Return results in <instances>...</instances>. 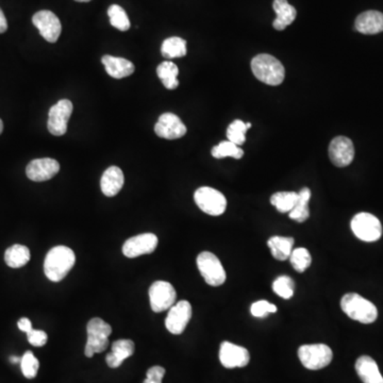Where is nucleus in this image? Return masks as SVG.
Here are the masks:
<instances>
[{
  "label": "nucleus",
  "mask_w": 383,
  "mask_h": 383,
  "mask_svg": "<svg viewBox=\"0 0 383 383\" xmlns=\"http://www.w3.org/2000/svg\"><path fill=\"white\" fill-rule=\"evenodd\" d=\"M76 262L75 253L67 246H56L46 255L44 272L50 281L59 282L64 279Z\"/></svg>",
  "instance_id": "1"
},
{
  "label": "nucleus",
  "mask_w": 383,
  "mask_h": 383,
  "mask_svg": "<svg viewBox=\"0 0 383 383\" xmlns=\"http://www.w3.org/2000/svg\"><path fill=\"white\" fill-rule=\"evenodd\" d=\"M341 308L348 317L362 323H374L378 317L377 307L357 293L344 295L341 299Z\"/></svg>",
  "instance_id": "2"
},
{
  "label": "nucleus",
  "mask_w": 383,
  "mask_h": 383,
  "mask_svg": "<svg viewBox=\"0 0 383 383\" xmlns=\"http://www.w3.org/2000/svg\"><path fill=\"white\" fill-rule=\"evenodd\" d=\"M251 69L258 80L268 85H281L286 76L284 65L278 59L262 53L251 61Z\"/></svg>",
  "instance_id": "3"
},
{
  "label": "nucleus",
  "mask_w": 383,
  "mask_h": 383,
  "mask_svg": "<svg viewBox=\"0 0 383 383\" xmlns=\"http://www.w3.org/2000/svg\"><path fill=\"white\" fill-rule=\"evenodd\" d=\"M87 331L88 341L85 354L88 358H92L94 354H100L108 348L112 328L104 319L94 317L88 323Z\"/></svg>",
  "instance_id": "4"
},
{
  "label": "nucleus",
  "mask_w": 383,
  "mask_h": 383,
  "mask_svg": "<svg viewBox=\"0 0 383 383\" xmlns=\"http://www.w3.org/2000/svg\"><path fill=\"white\" fill-rule=\"evenodd\" d=\"M298 357L305 368L311 370H319L331 363L333 352L325 344H312L300 346Z\"/></svg>",
  "instance_id": "5"
},
{
  "label": "nucleus",
  "mask_w": 383,
  "mask_h": 383,
  "mask_svg": "<svg viewBox=\"0 0 383 383\" xmlns=\"http://www.w3.org/2000/svg\"><path fill=\"white\" fill-rule=\"evenodd\" d=\"M352 232L364 242H376L382 235L380 221L370 213L361 212L354 215L350 223Z\"/></svg>",
  "instance_id": "6"
},
{
  "label": "nucleus",
  "mask_w": 383,
  "mask_h": 383,
  "mask_svg": "<svg viewBox=\"0 0 383 383\" xmlns=\"http://www.w3.org/2000/svg\"><path fill=\"white\" fill-rule=\"evenodd\" d=\"M197 267L204 281L212 286H220L226 281V272L214 253L204 251L197 257Z\"/></svg>",
  "instance_id": "7"
},
{
  "label": "nucleus",
  "mask_w": 383,
  "mask_h": 383,
  "mask_svg": "<svg viewBox=\"0 0 383 383\" xmlns=\"http://www.w3.org/2000/svg\"><path fill=\"white\" fill-rule=\"evenodd\" d=\"M194 200L202 212L212 216H220L226 211V197L215 188L202 186L194 194Z\"/></svg>",
  "instance_id": "8"
},
{
  "label": "nucleus",
  "mask_w": 383,
  "mask_h": 383,
  "mask_svg": "<svg viewBox=\"0 0 383 383\" xmlns=\"http://www.w3.org/2000/svg\"><path fill=\"white\" fill-rule=\"evenodd\" d=\"M177 293L175 288L167 281H155L149 288V300L151 310L161 313L169 310L175 305Z\"/></svg>",
  "instance_id": "9"
},
{
  "label": "nucleus",
  "mask_w": 383,
  "mask_h": 383,
  "mask_svg": "<svg viewBox=\"0 0 383 383\" xmlns=\"http://www.w3.org/2000/svg\"><path fill=\"white\" fill-rule=\"evenodd\" d=\"M73 104L71 100L62 99L51 106L48 113L47 128L55 137H62L67 133V125L73 113Z\"/></svg>",
  "instance_id": "10"
},
{
  "label": "nucleus",
  "mask_w": 383,
  "mask_h": 383,
  "mask_svg": "<svg viewBox=\"0 0 383 383\" xmlns=\"http://www.w3.org/2000/svg\"><path fill=\"white\" fill-rule=\"evenodd\" d=\"M32 22L47 42L56 43L60 38L62 26L58 16L53 12L48 10L36 12L32 18Z\"/></svg>",
  "instance_id": "11"
},
{
  "label": "nucleus",
  "mask_w": 383,
  "mask_h": 383,
  "mask_svg": "<svg viewBox=\"0 0 383 383\" xmlns=\"http://www.w3.org/2000/svg\"><path fill=\"white\" fill-rule=\"evenodd\" d=\"M157 235L153 233H143L135 235L125 242L123 245V253L127 258H138L143 255H149L155 251L158 246Z\"/></svg>",
  "instance_id": "12"
},
{
  "label": "nucleus",
  "mask_w": 383,
  "mask_h": 383,
  "mask_svg": "<svg viewBox=\"0 0 383 383\" xmlns=\"http://www.w3.org/2000/svg\"><path fill=\"white\" fill-rule=\"evenodd\" d=\"M192 317V306L186 300H181L169 309L165 319L167 330L173 335H181Z\"/></svg>",
  "instance_id": "13"
},
{
  "label": "nucleus",
  "mask_w": 383,
  "mask_h": 383,
  "mask_svg": "<svg viewBox=\"0 0 383 383\" xmlns=\"http://www.w3.org/2000/svg\"><path fill=\"white\" fill-rule=\"evenodd\" d=\"M60 171V164L50 158L32 160L27 165V177L32 181L43 182L50 180Z\"/></svg>",
  "instance_id": "14"
},
{
  "label": "nucleus",
  "mask_w": 383,
  "mask_h": 383,
  "mask_svg": "<svg viewBox=\"0 0 383 383\" xmlns=\"http://www.w3.org/2000/svg\"><path fill=\"white\" fill-rule=\"evenodd\" d=\"M251 356L249 350L230 342L221 344L220 361L226 368H245L249 365Z\"/></svg>",
  "instance_id": "15"
},
{
  "label": "nucleus",
  "mask_w": 383,
  "mask_h": 383,
  "mask_svg": "<svg viewBox=\"0 0 383 383\" xmlns=\"http://www.w3.org/2000/svg\"><path fill=\"white\" fill-rule=\"evenodd\" d=\"M155 134L167 140H177L186 133V127L174 113L162 114L155 126Z\"/></svg>",
  "instance_id": "16"
},
{
  "label": "nucleus",
  "mask_w": 383,
  "mask_h": 383,
  "mask_svg": "<svg viewBox=\"0 0 383 383\" xmlns=\"http://www.w3.org/2000/svg\"><path fill=\"white\" fill-rule=\"evenodd\" d=\"M329 158L337 167H346L354 158V147L350 139L337 137L329 145Z\"/></svg>",
  "instance_id": "17"
},
{
  "label": "nucleus",
  "mask_w": 383,
  "mask_h": 383,
  "mask_svg": "<svg viewBox=\"0 0 383 383\" xmlns=\"http://www.w3.org/2000/svg\"><path fill=\"white\" fill-rule=\"evenodd\" d=\"M124 182L125 177L122 169L118 167H111L106 169L102 175L100 188L106 197H113L120 193L124 186Z\"/></svg>",
  "instance_id": "18"
},
{
  "label": "nucleus",
  "mask_w": 383,
  "mask_h": 383,
  "mask_svg": "<svg viewBox=\"0 0 383 383\" xmlns=\"http://www.w3.org/2000/svg\"><path fill=\"white\" fill-rule=\"evenodd\" d=\"M354 27L362 34H378L383 32V14L379 11H366L358 16Z\"/></svg>",
  "instance_id": "19"
},
{
  "label": "nucleus",
  "mask_w": 383,
  "mask_h": 383,
  "mask_svg": "<svg viewBox=\"0 0 383 383\" xmlns=\"http://www.w3.org/2000/svg\"><path fill=\"white\" fill-rule=\"evenodd\" d=\"M134 354V343L131 340H118L112 344V351L106 354V364L111 368H118L125 360Z\"/></svg>",
  "instance_id": "20"
},
{
  "label": "nucleus",
  "mask_w": 383,
  "mask_h": 383,
  "mask_svg": "<svg viewBox=\"0 0 383 383\" xmlns=\"http://www.w3.org/2000/svg\"><path fill=\"white\" fill-rule=\"evenodd\" d=\"M102 62L108 75L116 79H122L134 73V64L127 59L104 56Z\"/></svg>",
  "instance_id": "21"
},
{
  "label": "nucleus",
  "mask_w": 383,
  "mask_h": 383,
  "mask_svg": "<svg viewBox=\"0 0 383 383\" xmlns=\"http://www.w3.org/2000/svg\"><path fill=\"white\" fill-rule=\"evenodd\" d=\"M356 370L363 383H383V377L376 361L368 356H362L357 360Z\"/></svg>",
  "instance_id": "22"
},
{
  "label": "nucleus",
  "mask_w": 383,
  "mask_h": 383,
  "mask_svg": "<svg viewBox=\"0 0 383 383\" xmlns=\"http://www.w3.org/2000/svg\"><path fill=\"white\" fill-rule=\"evenodd\" d=\"M272 8L277 14V18L272 22V26L276 30L282 32L286 29V27L290 26L296 18V9L291 6L286 0H275L272 4Z\"/></svg>",
  "instance_id": "23"
},
{
  "label": "nucleus",
  "mask_w": 383,
  "mask_h": 383,
  "mask_svg": "<svg viewBox=\"0 0 383 383\" xmlns=\"http://www.w3.org/2000/svg\"><path fill=\"white\" fill-rule=\"evenodd\" d=\"M294 243L293 237H272L268 239L267 246L270 247L272 257L279 261H286L290 259Z\"/></svg>",
  "instance_id": "24"
},
{
  "label": "nucleus",
  "mask_w": 383,
  "mask_h": 383,
  "mask_svg": "<svg viewBox=\"0 0 383 383\" xmlns=\"http://www.w3.org/2000/svg\"><path fill=\"white\" fill-rule=\"evenodd\" d=\"M157 74L164 87L167 90L177 89L179 85V80H178L179 69L175 63L171 62V61H164L158 67Z\"/></svg>",
  "instance_id": "25"
},
{
  "label": "nucleus",
  "mask_w": 383,
  "mask_h": 383,
  "mask_svg": "<svg viewBox=\"0 0 383 383\" xmlns=\"http://www.w3.org/2000/svg\"><path fill=\"white\" fill-rule=\"evenodd\" d=\"M30 251L24 245L11 246L6 251L5 261L8 266L12 268H20L26 265L30 261Z\"/></svg>",
  "instance_id": "26"
},
{
  "label": "nucleus",
  "mask_w": 383,
  "mask_h": 383,
  "mask_svg": "<svg viewBox=\"0 0 383 383\" xmlns=\"http://www.w3.org/2000/svg\"><path fill=\"white\" fill-rule=\"evenodd\" d=\"M310 188H302V190L298 193V200H297L296 204H295L293 210L288 213L290 218L298 223L306 222L310 216V211H309V200H310Z\"/></svg>",
  "instance_id": "27"
},
{
  "label": "nucleus",
  "mask_w": 383,
  "mask_h": 383,
  "mask_svg": "<svg viewBox=\"0 0 383 383\" xmlns=\"http://www.w3.org/2000/svg\"><path fill=\"white\" fill-rule=\"evenodd\" d=\"M186 41L178 36L167 39L161 47L162 56L167 59L182 58L186 56Z\"/></svg>",
  "instance_id": "28"
},
{
  "label": "nucleus",
  "mask_w": 383,
  "mask_h": 383,
  "mask_svg": "<svg viewBox=\"0 0 383 383\" xmlns=\"http://www.w3.org/2000/svg\"><path fill=\"white\" fill-rule=\"evenodd\" d=\"M298 200L296 192H278L270 197V204L276 207L278 212L290 213Z\"/></svg>",
  "instance_id": "29"
},
{
  "label": "nucleus",
  "mask_w": 383,
  "mask_h": 383,
  "mask_svg": "<svg viewBox=\"0 0 383 383\" xmlns=\"http://www.w3.org/2000/svg\"><path fill=\"white\" fill-rule=\"evenodd\" d=\"M251 128V123H244L241 120H235V122L229 125L227 129V138L230 142L235 143L237 146H241L245 143V133L249 129Z\"/></svg>",
  "instance_id": "30"
},
{
  "label": "nucleus",
  "mask_w": 383,
  "mask_h": 383,
  "mask_svg": "<svg viewBox=\"0 0 383 383\" xmlns=\"http://www.w3.org/2000/svg\"><path fill=\"white\" fill-rule=\"evenodd\" d=\"M108 15L112 26L120 32H127L130 29V20L126 11L120 6L112 5L108 9Z\"/></svg>",
  "instance_id": "31"
},
{
  "label": "nucleus",
  "mask_w": 383,
  "mask_h": 383,
  "mask_svg": "<svg viewBox=\"0 0 383 383\" xmlns=\"http://www.w3.org/2000/svg\"><path fill=\"white\" fill-rule=\"evenodd\" d=\"M212 155L215 159H224V158L231 157L233 159H242L244 155L243 149L235 145L230 141H224L220 143L217 146L213 147Z\"/></svg>",
  "instance_id": "32"
},
{
  "label": "nucleus",
  "mask_w": 383,
  "mask_h": 383,
  "mask_svg": "<svg viewBox=\"0 0 383 383\" xmlns=\"http://www.w3.org/2000/svg\"><path fill=\"white\" fill-rule=\"evenodd\" d=\"M290 261L293 268L296 272H304L307 268L310 267L311 263H312V258H311L308 249H304V247H298V249L292 251Z\"/></svg>",
  "instance_id": "33"
},
{
  "label": "nucleus",
  "mask_w": 383,
  "mask_h": 383,
  "mask_svg": "<svg viewBox=\"0 0 383 383\" xmlns=\"http://www.w3.org/2000/svg\"><path fill=\"white\" fill-rule=\"evenodd\" d=\"M20 368H22V374L27 379H34L38 375L40 362L36 359L34 352L26 351L20 360Z\"/></svg>",
  "instance_id": "34"
},
{
  "label": "nucleus",
  "mask_w": 383,
  "mask_h": 383,
  "mask_svg": "<svg viewBox=\"0 0 383 383\" xmlns=\"http://www.w3.org/2000/svg\"><path fill=\"white\" fill-rule=\"evenodd\" d=\"M295 284L288 276H280L272 284V291L284 299L292 298L294 295Z\"/></svg>",
  "instance_id": "35"
},
{
  "label": "nucleus",
  "mask_w": 383,
  "mask_h": 383,
  "mask_svg": "<svg viewBox=\"0 0 383 383\" xmlns=\"http://www.w3.org/2000/svg\"><path fill=\"white\" fill-rule=\"evenodd\" d=\"M251 312L255 317H266L270 313L277 312V307L270 304L267 300H259V302L253 304Z\"/></svg>",
  "instance_id": "36"
},
{
  "label": "nucleus",
  "mask_w": 383,
  "mask_h": 383,
  "mask_svg": "<svg viewBox=\"0 0 383 383\" xmlns=\"http://www.w3.org/2000/svg\"><path fill=\"white\" fill-rule=\"evenodd\" d=\"M27 337L28 341L34 347H42L48 341V335L45 331L36 330V329H32V331L27 333Z\"/></svg>",
  "instance_id": "37"
},
{
  "label": "nucleus",
  "mask_w": 383,
  "mask_h": 383,
  "mask_svg": "<svg viewBox=\"0 0 383 383\" xmlns=\"http://www.w3.org/2000/svg\"><path fill=\"white\" fill-rule=\"evenodd\" d=\"M164 375L165 368L162 366H153L147 370L146 379L143 383H162Z\"/></svg>",
  "instance_id": "38"
},
{
  "label": "nucleus",
  "mask_w": 383,
  "mask_h": 383,
  "mask_svg": "<svg viewBox=\"0 0 383 383\" xmlns=\"http://www.w3.org/2000/svg\"><path fill=\"white\" fill-rule=\"evenodd\" d=\"M18 326L20 328V330H22V333H26V335L34 329L32 321H30L29 319H27V317H22L18 321Z\"/></svg>",
  "instance_id": "39"
},
{
  "label": "nucleus",
  "mask_w": 383,
  "mask_h": 383,
  "mask_svg": "<svg viewBox=\"0 0 383 383\" xmlns=\"http://www.w3.org/2000/svg\"><path fill=\"white\" fill-rule=\"evenodd\" d=\"M8 29V22L6 18L5 14H4L3 10L0 8V34H5Z\"/></svg>",
  "instance_id": "40"
},
{
  "label": "nucleus",
  "mask_w": 383,
  "mask_h": 383,
  "mask_svg": "<svg viewBox=\"0 0 383 383\" xmlns=\"http://www.w3.org/2000/svg\"><path fill=\"white\" fill-rule=\"evenodd\" d=\"M20 360H22V358H18V357L10 358V361H11L12 363H18V362H20Z\"/></svg>",
  "instance_id": "41"
},
{
  "label": "nucleus",
  "mask_w": 383,
  "mask_h": 383,
  "mask_svg": "<svg viewBox=\"0 0 383 383\" xmlns=\"http://www.w3.org/2000/svg\"><path fill=\"white\" fill-rule=\"evenodd\" d=\"M4 131V123L3 120H0V134L3 133Z\"/></svg>",
  "instance_id": "42"
},
{
  "label": "nucleus",
  "mask_w": 383,
  "mask_h": 383,
  "mask_svg": "<svg viewBox=\"0 0 383 383\" xmlns=\"http://www.w3.org/2000/svg\"><path fill=\"white\" fill-rule=\"evenodd\" d=\"M77 3H89L91 0H75Z\"/></svg>",
  "instance_id": "43"
}]
</instances>
